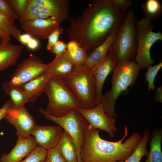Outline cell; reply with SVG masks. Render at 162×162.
I'll return each mask as SVG.
<instances>
[{
  "label": "cell",
  "instance_id": "6da1fadb",
  "mask_svg": "<svg viewBox=\"0 0 162 162\" xmlns=\"http://www.w3.org/2000/svg\"><path fill=\"white\" fill-rule=\"evenodd\" d=\"M126 15L111 0H93L80 15L70 17L68 37L87 52L101 44L110 34L117 33Z\"/></svg>",
  "mask_w": 162,
  "mask_h": 162
},
{
  "label": "cell",
  "instance_id": "7a4b0ae2",
  "mask_svg": "<svg viewBox=\"0 0 162 162\" xmlns=\"http://www.w3.org/2000/svg\"><path fill=\"white\" fill-rule=\"evenodd\" d=\"M99 130L91 128L89 124L88 127L85 132V144L80 153L82 162L124 161L132 154L142 137L138 132H134L123 142L129 134L127 126L124 127L123 137L116 142L102 139Z\"/></svg>",
  "mask_w": 162,
  "mask_h": 162
},
{
  "label": "cell",
  "instance_id": "3957f363",
  "mask_svg": "<svg viewBox=\"0 0 162 162\" xmlns=\"http://www.w3.org/2000/svg\"><path fill=\"white\" fill-rule=\"evenodd\" d=\"M140 68L134 61L117 64L113 70L110 90L102 96L100 102L106 115L111 117L117 116L115 104L121 94L127 93L135 84L139 75Z\"/></svg>",
  "mask_w": 162,
  "mask_h": 162
},
{
  "label": "cell",
  "instance_id": "277c9868",
  "mask_svg": "<svg viewBox=\"0 0 162 162\" xmlns=\"http://www.w3.org/2000/svg\"><path fill=\"white\" fill-rule=\"evenodd\" d=\"M136 21L134 10H129L110 47L109 52L117 64L132 61L135 57L137 50L135 29Z\"/></svg>",
  "mask_w": 162,
  "mask_h": 162
},
{
  "label": "cell",
  "instance_id": "5b68a950",
  "mask_svg": "<svg viewBox=\"0 0 162 162\" xmlns=\"http://www.w3.org/2000/svg\"><path fill=\"white\" fill-rule=\"evenodd\" d=\"M78 99L82 108L90 109L96 105V82L90 70L76 66L73 71L62 78Z\"/></svg>",
  "mask_w": 162,
  "mask_h": 162
},
{
  "label": "cell",
  "instance_id": "8992f818",
  "mask_svg": "<svg viewBox=\"0 0 162 162\" xmlns=\"http://www.w3.org/2000/svg\"><path fill=\"white\" fill-rule=\"evenodd\" d=\"M44 93L48 99L45 110L56 116L61 117L71 109L82 108L62 78L52 76Z\"/></svg>",
  "mask_w": 162,
  "mask_h": 162
},
{
  "label": "cell",
  "instance_id": "52a82bcc",
  "mask_svg": "<svg viewBox=\"0 0 162 162\" xmlns=\"http://www.w3.org/2000/svg\"><path fill=\"white\" fill-rule=\"evenodd\" d=\"M155 27L151 21L144 17L136 22L137 50L134 61L140 70L147 69L155 62L151 56L150 50L156 42L162 40V33L160 31H153Z\"/></svg>",
  "mask_w": 162,
  "mask_h": 162
},
{
  "label": "cell",
  "instance_id": "ba28073f",
  "mask_svg": "<svg viewBox=\"0 0 162 162\" xmlns=\"http://www.w3.org/2000/svg\"><path fill=\"white\" fill-rule=\"evenodd\" d=\"M45 118L60 126L70 136L76 145L78 162H82L80 153L85 142V134L89 124L77 109H73L60 117L56 116L42 108L39 109Z\"/></svg>",
  "mask_w": 162,
  "mask_h": 162
},
{
  "label": "cell",
  "instance_id": "9c48e42d",
  "mask_svg": "<svg viewBox=\"0 0 162 162\" xmlns=\"http://www.w3.org/2000/svg\"><path fill=\"white\" fill-rule=\"evenodd\" d=\"M69 0H28L24 14L19 20L21 24L35 19L58 17L65 20L69 19Z\"/></svg>",
  "mask_w": 162,
  "mask_h": 162
},
{
  "label": "cell",
  "instance_id": "30bf717a",
  "mask_svg": "<svg viewBox=\"0 0 162 162\" xmlns=\"http://www.w3.org/2000/svg\"><path fill=\"white\" fill-rule=\"evenodd\" d=\"M49 64L37 56L30 55L20 63L8 82L11 85L20 86L32 80L48 70Z\"/></svg>",
  "mask_w": 162,
  "mask_h": 162
},
{
  "label": "cell",
  "instance_id": "8fae6325",
  "mask_svg": "<svg viewBox=\"0 0 162 162\" xmlns=\"http://www.w3.org/2000/svg\"><path fill=\"white\" fill-rule=\"evenodd\" d=\"M78 110L91 128L104 130L111 137H114V132L117 131L116 119L106 115L100 103L91 109L80 108Z\"/></svg>",
  "mask_w": 162,
  "mask_h": 162
},
{
  "label": "cell",
  "instance_id": "7c38bea8",
  "mask_svg": "<svg viewBox=\"0 0 162 162\" xmlns=\"http://www.w3.org/2000/svg\"><path fill=\"white\" fill-rule=\"evenodd\" d=\"M65 20L58 17L38 19L26 21L21 23V28L35 38L47 39L50 34Z\"/></svg>",
  "mask_w": 162,
  "mask_h": 162
},
{
  "label": "cell",
  "instance_id": "4fadbf2b",
  "mask_svg": "<svg viewBox=\"0 0 162 162\" xmlns=\"http://www.w3.org/2000/svg\"><path fill=\"white\" fill-rule=\"evenodd\" d=\"M5 118L15 127L16 134L19 139L30 136L36 125L34 117L25 106L17 109L11 108Z\"/></svg>",
  "mask_w": 162,
  "mask_h": 162
},
{
  "label": "cell",
  "instance_id": "5bb4252c",
  "mask_svg": "<svg viewBox=\"0 0 162 162\" xmlns=\"http://www.w3.org/2000/svg\"><path fill=\"white\" fill-rule=\"evenodd\" d=\"M63 132V129L58 125H36L31 135L34 137L37 146L47 150L56 147Z\"/></svg>",
  "mask_w": 162,
  "mask_h": 162
},
{
  "label": "cell",
  "instance_id": "9a60e30c",
  "mask_svg": "<svg viewBox=\"0 0 162 162\" xmlns=\"http://www.w3.org/2000/svg\"><path fill=\"white\" fill-rule=\"evenodd\" d=\"M117 65L112 56L108 52L103 60L90 69L95 78L96 82L95 101L96 105L100 102L103 85L106 77L109 74L113 71Z\"/></svg>",
  "mask_w": 162,
  "mask_h": 162
},
{
  "label": "cell",
  "instance_id": "2e32d148",
  "mask_svg": "<svg viewBox=\"0 0 162 162\" xmlns=\"http://www.w3.org/2000/svg\"><path fill=\"white\" fill-rule=\"evenodd\" d=\"M37 147L33 136L30 135L24 138H18L16 144L10 152L1 155L0 162H20Z\"/></svg>",
  "mask_w": 162,
  "mask_h": 162
},
{
  "label": "cell",
  "instance_id": "e0dca14e",
  "mask_svg": "<svg viewBox=\"0 0 162 162\" xmlns=\"http://www.w3.org/2000/svg\"><path fill=\"white\" fill-rule=\"evenodd\" d=\"M22 49V46L12 44L10 37L1 40L0 43V71L15 65Z\"/></svg>",
  "mask_w": 162,
  "mask_h": 162
},
{
  "label": "cell",
  "instance_id": "ac0fdd59",
  "mask_svg": "<svg viewBox=\"0 0 162 162\" xmlns=\"http://www.w3.org/2000/svg\"><path fill=\"white\" fill-rule=\"evenodd\" d=\"M52 76L47 71L20 86L26 94L30 102L33 103L45 91Z\"/></svg>",
  "mask_w": 162,
  "mask_h": 162
},
{
  "label": "cell",
  "instance_id": "d6986e66",
  "mask_svg": "<svg viewBox=\"0 0 162 162\" xmlns=\"http://www.w3.org/2000/svg\"><path fill=\"white\" fill-rule=\"evenodd\" d=\"M49 64L47 71L51 76L61 78L71 73L76 66L65 53L55 57Z\"/></svg>",
  "mask_w": 162,
  "mask_h": 162
},
{
  "label": "cell",
  "instance_id": "ffe728a7",
  "mask_svg": "<svg viewBox=\"0 0 162 162\" xmlns=\"http://www.w3.org/2000/svg\"><path fill=\"white\" fill-rule=\"evenodd\" d=\"M116 33L110 34L100 45L88 55L83 66L90 69L93 66L103 60L109 52V48L115 39Z\"/></svg>",
  "mask_w": 162,
  "mask_h": 162
},
{
  "label": "cell",
  "instance_id": "44dd1931",
  "mask_svg": "<svg viewBox=\"0 0 162 162\" xmlns=\"http://www.w3.org/2000/svg\"><path fill=\"white\" fill-rule=\"evenodd\" d=\"M67 162H78L76 148L74 141L66 131L62 136L55 147Z\"/></svg>",
  "mask_w": 162,
  "mask_h": 162
},
{
  "label": "cell",
  "instance_id": "7402d4cb",
  "mask_svg": "<svg viewBox=\"0 0 162 162\" xmlns=\"http://www.w3.org/2000/svg\"><path fill=\"white\" fill-rule=\"evenodd\" d=\"M2 87L4 92L10 97L11 108L17 109L30 102L26 94L20 86H12L7 82L3 84Z\"/></svg>",
  "mask_w": 162,
  "mask_h": 162
},
{
  "label": "cell",
  "instance_id": "603a6c76",
  "mask_svg": "<svg viewBox=\"0 0 162 162\" xmlns=\"http://www.w3.org/2000/svg\"><path fill=\"white\" fill-rule=\"evenodd\" d=\"M16 19L14 17L0 14V40L11 35L18 40L20 35L22 34L15 24Z\"/></svg>",
  "mask_w": 162,
  "mask_h": 162
},
{
  "label": "cell",
  "instance_id": "cb8c5ba5",
  "mask_svg": "<svg viewBox=\"0 0 162 162\" xmlns=\"http://www.w3.org/2000/svg\"><path fill=\"white\" fill-rule=\"evenodd\" d=\"M67 45V57L75 66H83L88 56L87 52L74 40H69Z\"/></svg>",
  "mask_w": 162,
  "mask_h": 162
},
{
  "label": "cell",
  "instance_id": "d4e9b609",
  "mask_svg": "<svg viewBox=\"0 0 162 162\" xmlns=\"http://www.w3.org/2000/svg\"><path fill=\"white\" fill-rule=\"evenodd\" d=\"M152 134L150 142V151L147 159L144 162H162V130L159 129H155Z\"/></svg>",
  "mask_w": 162,
  "mask_h": 162
},
{
  "label": "cell",
  "instance_id": "484cf974",
  "mask_svg": "<svg viewBox=\"0 0 162 162\" xmlns=\"http://www.w3.org/2000/svg\"><path fill=\"white\" fill-rule=\"evenodd\" d=\"M150 136V130L145 129L142 136L132 154L125 160L117 162H140L143 157H147L149 152L147 149V145Z\"/></svg>",
  "mask_w": 162,
  "mask_h": 162
},
{
  "label": "cell",
  "instance_id": "4316f807",
  "mask_svg": "<svg viewBox=\"0 0 162 162\" xmlns=\"http://www.w3.org/2000/svg\"><path fill=\"white\" fill-rule=\"evenodd\" d=\"M144 17L151 21L160 17L162 5L158 0H146L141 4Z\"/></svg>",
  "mask_w": 162,
  "mask_h": 162
},
{
  "label": "cell",
  "instance_id": "83f0119b",
  "mask_svg": "<svg viewBox=\"0 0 162 162\" xmlns=\"http://www.w3.org/2000/svg\"><path fill=\"white\" fill-rule=\"evenodd\" d=\"M12 11L19 20L23 16L26 10L28 0H6Z\"/></svg>",
  "mask_w": 162,
  "mask_h": 162
},
{
  "label": "cell",
  "instance_id": "f1b7e54d",
  "mask_svg": "<svg viewBox=\"0 0 162 162\" xmlns=\"http://www.w3.org/2000/svg\"><path fill=\"white\" fill-rule=\"evenodd\" d=\"M162 67V61H161L158 64L154 66L148 67L144 75L146 77V81L148 83V93L150 90H154L155 87L154 84V80L156 75Z\"/></svg>",
  "mask_w": 162,
  "mask_h": 162
},
{
  "label": "cell",
  "instance_id": "f546056e",
  "mask_svg": "<svg viewBox=\"0 0 162 162\" xmlns=\"http://www.w3.org/2000/svg\"><path fill=\"white\" fill-rule=\"evenodd\" d=\"M47 150L37 146L26 158L20 162H40L46 159Z\"/></svg>",
  "mask_w": 162,
  "mask_h": 162
},
{
  "label": "cell",
  "instance_id": "4dcf8cb0",
  "mask_svg": "<svg viewBox=\"0 0 162 162\" xmlns=\"http://www.w3.org/2000/svg\"><path fill=\"white\" fill-rule=\"evenodd\" d=\"M46 159L50 162H67L55 148L47 150Z\"/></svg>",
  "mask_w": 162,
  "mask_h": 162
},
{
  "label": "cell",
  "instance_id": "1f68e13d",
  "mask_svg": "<svg viewBox=\"0 0 162 162\" xmlns=\"http://www.w3.org/2000/svg\"><path fill=\"white\" fill-rule=\"evenodd\" d=\"M63 28L60 26L53 31L49 36L46 45V49L50 51L53 46L58 40L59 36L62 33Z\"/></svg>",
  "mask_w": 162,
  "mask_h": 162
},
{
  "label": "cell",
  "instance_id": "d6a6232c",
  "mask_svg": "<svg viewBox=\"0 0 162 162\" xmlns=\"http://www.w3.org/2000/svg\"><path fill=\"white\" fill-rule=\"evenodd\" d=\"M67 45L64 42L58 40L52 47L50 51L56 55V57L59 56L65 53Z\"/></svg>",
  "mask_w": 162,
  "mask_h": 162
},
{
  "label": "cell",
  "instance_id": "836d02e7",
  "mask_svg": "<svg viewBox=\"0 0 162 162\" xmlns=\"http://www.w3.org/2000/svg\"><path fill=\"white\" fill-rule=\"evenodd\" d=\"M113 4L118 9L125 13L133 4L131 0H111Z\"/></svg>",
  "mask_w": 162,
  "mask_h": 162
},
{
  "label": "cell",
  "instance_id": "e575fe53",
  "mask_svg": "<svg viewBox=\"0 0 162 162\" xmlns=\"http://www.w3.org/2000/svg\"><path fill=\"white\" fill-rule=\"evenodd\" d=\"M0 14L17 18L8 5L6 0H0Z\"/></svg>",
  "mask_w": 162,
  "mask_h": 162
},
{
  "label": "cell",
  "instance_id": "d590c367",
  "mask_svg": "<svg viewBox=\"0 0 162 162\" xmlns=\"http://www.w3.org/2000/svg\"><path fill=\"white\" fill-rule=\"evenodd\" d=\"M11 108L10 100L7 101L0 109V121L6 116L8 111Z\"/></svg>",
  "mask_w": 162,
  "mask_h": 162
},
{
  "label": "cell",
  "instance_id": "8d00e7d4",
  "mask_svg": "<svg viewBox=\"0 0 162 162\" xmlns=\"http://www.w3.org/2000/svg\"><path fill=\"white\" fill-rule=\"evenodd\" d=\"M40 43L36 38L32 37L26 46L28 48L32 50L37 49L39 47Z\"/></svg>",
  "mask_w": 162,
  "mask_h": 162
},
{
  "label": "cell",
  "instance_id": "74e56055",
  "mask_svg": "<svg viewBox=\"0 0 162 162\" xmlns=\"http://www.w3.org/2000/svg\"><path fill=\"white\" fill-rule=\"evenodd\" d=\"M32 38V36L28 33L22 34L20 35L18 41L21 44L26 45Z\"/></svg>",
  "mask_w": 162,
  "mask_h": 162
},
{
  "label": "cell",
  "instance_id": "f35d334b",
  "mask_svg": "<svg viewBox=\"0 0 162 162\" xmlns=\"http://www.w3.org/2000/svg\"><path fill=\"white\" fill-rule=\"evenodd\" d=\"M155 100L157 101L162 102V86L158 87L155 90L154 97Z\"/></svg>",
  "mask_w": 162,
  "mask_h": 162
},
{
  "label": "cell",
  "instance_id": "ab89813d",
  "mask_svg": "<svg viewBox=\"0 0 162 162\" xmlns=\"http://www.w3.org/2000/svg\"><path fill=\"white\" fill-rule=\"evenodd\" d=\"M44 162H50L48 160H47V159H46L44 160Z\"/></svg>",
  "mask_w": 162,
  "mask_h": 162
},
{
  "label": "cell",
  "instance_id": "60d3db41",
  "mask_svg": "<svg viewBox=\"0 0 162 162\" xmlns=\"http://www.w3.org/2000/svg\"><path fill=\"white\" fill-rule=\"evenodd\" d=\"M45 160L42 161H41L40 162H44V160Z\"/></svg>",
  "mask_w": 162,
  "mask_h": 162
},
{
  "label": "cell",
  "instance_id": "b9f144b4",
  "mask_svg": "<svg viewBox=\"0 0 162 162\" xmlns=\"http://www.w3.org/2000/svg\"></svg>",
  "mask_w": 162,
  "mask_h": 162
}]
</instances>
